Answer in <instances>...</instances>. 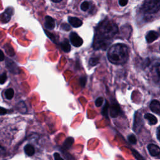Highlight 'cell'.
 <instances>
[{"mask_svg":"<svg viewBox=\"0 0 160 160\" xmlns=\"http://www.w3.org/2000/svg\"><path fill=\"white\" fill-rule=\"evenodd\" d=\"M90 8V3L88 2H84L81 5V9L83 12H87Z\"/></svg>","mask_w":160,"mask_h":160,"instance_id":"obj_22","label":"cell"},{"mask_svg":"<svg viewBox=\"0 0 160 160\" xmlns=\"http://www.w3.org/2000/svg\"><path fill=\"white\" fill-rule=\"evenodd\" d=\"M14 94H15V92H14V90H13V88H8V89H7L5 91V97L8 100H11L13 98Z\"/></svg>","mask_w":160,"mask_h":160,"instance_id":"obj_18","label":"cell"},{"mask_svg":"<svg viewBox=\"0 0 160 160\" xmlns=\"http://www.w3.org/2000/svg\"><path fill=\"white\" fill-rule=\"evenodd\" d=\"M70 41L72 45L75 47H80L83 43V39L77 33L74 32H72L70 35Z\"/></svg>","mask_w":160,"mask_h":160,"instance_id":"obj_6","label":"cell"},{"mask_svg":"<svg viewBox=\"0 0 160 160\" xmlns=\"http://www.w3.org/2000/svg\"><path fill=\"white\" fill-rule=\"evenodd\" d=\"M87 77H81L80 78V84L81 85V87H84L85 84L87 83Z\"/></svg>","mask_w":160,"mask_h":160,"instance_id":"obj_26","label":"cell"},{"mask_svg":"<svg viewBox=\"0 0 160 160\" xmlns=\"http://www.w3.org/2000/svg\"><path fill=\"white\" fill-rule=\"evenodd\" d=\"M145 118L148 120L149 123L151 125H155L158 123V120L156 118V117L150 113H146L145 115Z\"/></svg>","mask_w":160,"mask_h":160,"instance_id":"obj_14","label":"cell"},{"mask_svg":"<svg viewBox=\"0 0 160 160\" xmlns=\"http://www.w3.org/2000/svg\"><path fill=\"white\" fill-rule=\"evenodd\" d=\"M4 153H5V150H4V148H3V147H2L1 146H0V155H3Z\"/></svg>","mask_w":160,"mask_h":160,"instance_id":"obj_35","label":"cell"},{"mask_svg":"<svg viewBox=\"0 0 160 160\" xmlns=\"http://www.w3.org/2000/svg\"><path fill=\"white\" fill-rule=\"evenodd\" d=\"M151 110L156 114H160V103L157 100H153L150 105Z\"/></svg>","mask_w":160,"mask_h":160,"instance_id":"obj_13","label":"cell"},{"mask_svg":"<svg viewBox=\"0 0 160 160\" xmlns=\"http://www.w3.org/2000/svg\"><path fill=\"white\" fill-rule=\"evenodd\" d=\"M156 72L159 78H160V65H159L156 68Z\"/></svg>","mask_w":160,"mask_h":160,"instance_id":"obj_34","label":"cell"},{"mask_svg":"<svg viewBox=\"0 0 160 160\" xmlns=\"http://www.w3.org/2000/svg\"><path fill=\"white\" fill-rule=\"evenodd\" d=\"M108 58L114 65H123L128 59V47L123 44H116L108 50Z\"/></svg>","mask_w":160,"mask_h":160,"instance_id":"obj_2","label":"cell"},{"mask_svg":"<svg viewBox=\"0 0 160 160\" xmlns=\"http://www.w3.org/2000/svg\"><path fill=\"white\" fill-rule=\"evenodd\" d=\"M14 13V9L12 7L6 9L5 12L0 15V20L3 23H7L10 21L12 15Z\"/></svg>","mask_w":160,"mask_h":160,"instance_id":"obj_5","label":"cell"},{"mask_svg":"<svg viewBox=\"0 0 160 160\" xmlns=\"http://www.w3.org/2000/svg\"><path fill=\"white\" fill-rule=\"evenodd\" d=\"M61 29L65 31H70L71 29V27L68 24L66 23H63L61 25Z\"/></svg>","mask_w":160,"mask_h":160,"instance_id":"obj_27","label":"cell"},{"mask_svg":"<svg viewBox=\"0 0 160 160\" xmlns=\"http://www.w3.org/2000/svg\"><path fill=\"white\" fill-rule=\"evenodd\" d=\"M118 3L121 6H124L126 5L128 3V1H127V0H120Z\"/></svg>","mask_w":160,"mask_h":160,"instance_id":"obj_29","label":"cell"},{"mask_svg":"<svg viewBox=\"0 0 160 160\" xmlns=\"http://www.w3.org/2000/svg\"><path fill=\"white\" fill-rule=\"evenodd\" d=\"M46 32V33L47 34V35H48V36L49 38H51V39H52V41H55V36L54 35H53V34H51V33H48V31H45Z\"/></svg>","mask_w":160,"mask_h":160,"instance_id":"obj_31","label":"cell"},{"mask_svg":"<svg viewBox=\"0 0 160 160\" xmlns=\"http://www.w3.org/2000/svg\"><path fill=\"white\" fill-rule=\"evenodd\" d=\"M159 49H160V47H159Z\"/></svg>","mask_w":160,"mask_h":160,"instance_id":"obj_37","label":"cell"},{"mask_svg":"<svg viewBox=\"0 0 160 160\" xmlns=\"http://www.w3.org/2000/svg\"><path fill=\"white\" fill-rule=\"evenodd\" d=\"M131 151H132L133 155H134V156L136 158V159L137 160H145L144 159V158L139 153H138L137 151H136L135 150H133V149H132Z\"/></svg>","mask_w":160,"mask_h":160,"instance_id":"obj_21","label":"cell"},{"mask_svg":"<svg viewBox=\"0 0 160 160\" xmlns=\"http://www.w3.org/2000/svg\"><path fill=\"white\" fill-rule=\"evenodd\" d=\"M61 48L64 52L68 53L70 51L71 47L68 39H65L61 43Z\"/></svg>","mask_w":160,"mask_h":160,"instance_id":"obj_15","label":"cell"},{"mask_svg":"<svg viewBox=\"0 0 160 160\" xmlns=\"http://www.w3.org/2000/svg\"><path fill=\"white\" fill-rule=\"evenodd\" d=\"M118 31V26L113 21L104 20L96 29L93 48L96 49H106Z\"/></svg>","mask_w":160,"mask_h":160,"instance_id":"obj_1","label":"cell"},{"mask_svg":"<svg viewBox=\"0 0 160 160\" xmlns=\"http://www.w3.org/2000/svg\"><path fill=\"white\" fill-rule=\"evenodd\" d=\"M68 21L70 25L74 28H78L83 25V21L76 17H69Z\"/></svg>","mask_w":160,"mask_h":160,"instance_id":"obj_12","label":"cell"},{"mask_svg":"<svg viewBox=\"0 0 160 160\" xmlns=\"http://www.w3.org/2000/svg\"><path fill=\"white\" fill-rule=\"evenodd\" d=\"M55 21L52 17L49 16H46L45 17V27L49 30H52L55 27Z\"/></svg>","mask_w":160,"mask_h":160,"instance_id":"obj_9","label":"cell"},{"mask_svg":"<svg viewBox=\"0 0 160 160\" xmlns=\"http://www.w3.org/2000/svg\"><path fill=\"white\" fill-rule=\"evenodd\" d=\"M159 30H160V29H159Z\"/></svg>","mask_w":160,"mask_h":160,"instance_id":"obj_38","label":"cell"},{"mask_svg":"<svg viewBox=\"0 0 160 160\" xmlns=\"http://www.w3.org/2000/svg\"><path fill=\"white\" fill-rule=\"evenodd\" d=\"M6 68L9 70V71L13 74H18L19 73V70L16 66V64L11 60L6 59Z\"/></svg>","mask_w":160,"mask_h":160,"instance_id":"obj_8","label":"cell"},{"mask_svg":"<svg viewBox=\"0 0 160 160\" xmlns=\"http://www.w3.org/2000/svg\"><path fill=\"white\" fill-rule=\"evenodd\" d=\"M8 113V110L2 108V107H0V116H2L4 115L5 114H6Z\"/></svg>","mask_w":160,"mask_h":160,"instance_id":"obj_28","label":"cell"},{"mask_svg":"<svg viewBox=\"0 0 160 160\" xmlns=\"http://www.w3.org/2000/svg\"><path fill=\"white\" fill-rule=\"evenodd\" d=\"M128 141L131 144H136L137 142V140H136V138L134 134H131L128 137Z\"/></svg>","mask_w":160,"mask_h":160,"instance_id":"obj_23","label":"cell"},{"mask_svg":"<svg viewBox=\"0 0 160 160\" xmlns=\"http://www.w3.org/2000/svg\"><path fill=\"white\" fill-rule=\"evenodd\" d=\"M54 158H55V160H64L61 157V156L60 155L59 153H55L54 154Z\"/></svg>","mask_w":160,"mask_h":160,"instance_id":"obj_30","label":"cell"},{"mask_svg":"<svg viewBox=\"0 0 160 160\" xmlns=\"http://www.w3.org/2000/svg\"><path fill=\"white\" fill-rule=\"evenodd\" d=\"M100 62V58L98 57H94V58H91L90 61H89V64L90 65L92 66H94Z\"/></svg>","mask_w":160,"mask_h":160,"instance_id":"obj_20","label":"cell"},{"mask_svg":"<svg viewBox=\"0 0 160 160\" xmlns=\"http://www.w3.org/2000/svg\"><path fill=\"white\" fill-rule=\"evenodd\" d=\"M73 143H74V138H73L69 137V138H66V140L63 143V148L64 149V150H68V149H70Z\"/></svg>","mask_w":160,"mask_h":160,"instance_id":"obj_16","label":"cell"},{"mask_svg":"<svg viewBox=\"0 0 160 160\" xmlns=\"http://www.w3.org/2000/svg\"><path fill=\"white\" fill-rule=\"evenodd\" d=\"M142 9L144 12L147 13H156L160 11V0L159 1H153L149 0L145 1L143 5Z\"/></svg>","mask_w":160,"mask_h":160,"instance_id":"obj_3","label":"cell"},{"mask_svg":"<svg viewBox=\"0 0 160 160\" xmlns=\"http://www.w3.org/2000/svg\"><path fill=\"white\" fill-rule=\"evenodd\" d=\"M103 101H104V99L103 97H98L95 101V105L97 106V107H100V106L103 104Z\"/></svg>","mask_w":160,"mask_h":160,"instance_id":"obj_24","label":"cell"},{"mask_svg":"<svg viewBox=\"0 0 160 160\" xmlns=\"http://www.w3.org/2000/svg\"><path fill=\"white\" fill-rule=\"evenodd\" d=\"M25 152L28 156H33L35 152V148L31 145H27L25 147Z\"/></svg>","mask_w":160,"mask_h":160,"instance_id":"obj_17","label":"cell"},{"mask_svg":"<svg viewBox=\"0 0 160 160\" xmlns=\"http://www.w3.org/2000/svg\"><path fill=\"white\" fill-rule=\"evenodd\" d=\"M52 2L58 3H60V2H61V0H58V1H56V0H52Z\"/></svg>","mask_w":160,"mask_h":160,"instance_id":"obj_36","label":"cell"},{"mask_svg":"<svg viewBox=\"0 0 160 160\" xmlns=\"http://www.w3.org/2000/svg\"><path fill=\"white\" fill-rule=\"evenodd\" d=\"M5 56L2 50H0V61H3L5 60Z\"/></svg>","mask_w":160,"mask_h":160,"instance_id":"obj_32","label":"cell"},{"mask_svg":"<svg viewBox=\"0 0 160 160\" xmlns=\"http://www.w3.org/2000/svg\"><path fill=\"white\" fill-rule=\"evenodd\" d=\"M7 75L6 73H3L0 75V84H3L7 80Z\"/></svg>","mask_w":160,"mask_h":160,"instance_id":"obj_25","label":"cell"},{"mask_svg":"<svg viewBox=\"0 0 160 160\" xmlns=\"http://www.w3.org/2000/svg\"><path fill=\"white\" fill-rule=\"evenodd\" d=\"M148 150L150 155L153 156H157L160 154V148L153 144H150L148 146Z\"/></svg>","mask_w":160,"mask_h":160,"instance_id":"obj_10","label":"cell"},{"mask_svg":"<svg viewBox=\"0 0 160 160\" xmlns=\"http://www.w3.org/2000/svg\"><path fill=\"white\" fill-rule=\"evenodd\" d=\"M110 116L112 118H116L121 113V108L120 105L117 103H114L111 105L110 107Z\"/></svg>","mask_w":160,"mask_h":160,"instance_id":"obj_7","label":"cell"},{"mask_svg":"<svg viewBox=\"0 0 160 160\" xmlns=\"http://www.w3.org/2000/svg\"><path fill=\"white\" fill-rule=\"evenodd\" d=\"M158 38V34L155 31H150L146 34V39L148 43H151L155 41Z\"/></svg>","mask_w":160,"mask_h":160,"instance_id":"obj_11","label":"cell"},{"mask_svg":"<svg viewBox=\"0 0 160 160\" xmlns=\"http://www.w3.org/2000/svg\"><path fill=\"white\" fill-rule=\"evenodd\" d=\"M143 126V121L142 120L141 114L139 112H136L134 115V124H133V130L136 133H139Z\"/></svg>","mask_w":160,"mask_h":160,"instance_id":"obj_4","label":"cell"},{"mask_svg":"<svg viewBox=\"0 0 160 160\" xmlns=\"http://www.w3.org/2000/svg\"><path fill=\"white\" fill-rule=\"evenodd\" d=\"M157 138L159 140V141H160V126L158 128V129H157Z\"/></svg>","mask_w":160,"mask_h":160,"instance_id":"obj_33","label":"cell"},{"mask_svg":"<svg viewBox=\"0 0 160 160\" xmlns=\"http://www.w3.org/2000/svg\"><path fill=\"white\" fill-rule=\"evenodd\" d=\"M109 104L108 101H106L104 106L103 108V111H102V114L106 117V118H108V110H109Z\"/></svg>","mask_w":160,"mask_h":160,"instance_id":"obj_19","label":"cell"}]
</instances>
